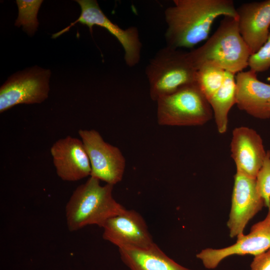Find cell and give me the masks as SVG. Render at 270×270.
I'll return each mask as SVG.
<instances>
[{"instance_id":"5b68a950","label":"cell","mask_w":270,"mask_h":270,"mask_svg":"<svg viewBox=\"0 0 270 270\" xmlns=\"http://www.w3.org/2000/svg\"><path fill=\"white\" fill-rule=\"evenodd\" d=\"M156 102L158 122L162 126H201L212 116L208 101L196 82L182 87Z\"/></svg>"},{"instance_id":"44dd1931","label":"cell","mask_w":270,"mask_h":270,"mask_svg":"<svg viewBox=\"0 0 270 270\" xmlns=\"http://www.w3.org/2000/svg\"><path fill=\"white\" fill-rule=\"evenodd\" d=\"M250 70L255 72H263L270 68V32L266 42L248 60Z\"/></svg>"},{"instance_id":"9c48e42d","label":"cell","mask_w":270,"mask_h":270,"mask_svg":"<svg viewBox=\"0 0 270 270\" xmlns=\"http://www.w3.org/2000/svg\"><path fill=\"white\" fill-rule=\"evenodd\" d=\"M230 246L219 249L206 248L196 254L207 269L216 268L226 258L234 255L254 256L270 249V208L266 218L254 224L248 234H242Z\"/></svg>"},{"instance_id":"ac0fdd59","label":"cell","mask_w":270,"mask_h":270,"mask_svg":"<svg viewBox=\"0 0 270 270\" xmlns=\"http://www.w3.org/2000/svg\"><path fill=\"white\" fill-rule=\"evenodd\" d=\"M226 71L217 65L205 64L197 69L196 83L208 100L223 84Z\"/></svg>"},{"instance_id":"7c38bea8","label":"cell","mask_w":270,"mask_h":270,"mask_svg":"<svg viewBox=\"0 0 270 270\" xmlns=\"http://www.w3.org/2000/svg\"><path fill=\"white\" fill-rule=\"evenodd\" d=\"M58 176L76 182L90 176V160L81 140L70 136L54 142L50 148Z\"/></svg>"},{"instance_id":"9a60e30c","label":"cell","mask_w":270,"mask_h":270,"mask_svg":"<svg viewBox=\"0 0 270 270\" xmlns=\"http://www.w3.org/2000/svg\"><path fill=\"white\" fill-rule=\"evenodd\" d=\"M250 70L235 74L236 104L239 109L256 118H270V84L260 80Z\"/></svg>"},{"instance_id":"277c9868","label":"cell","mask_w":270,"mask_h":270,"mask_svg":"<svg viewBox=\"0 0 270 270\" xmlns=\"http://www.w3.org/2000/svg\"><path fill=\"white\" fill-rule=\"evenodd\" d=\"M196 72L188 52L167 46L160 49L146 68L151 99L156 101L196 83Z\"/></svg>"},{"instance_id":"8992f818","label":"cell","mask_w":270,"mask_h":270,"mask_svg":"<svg viewBox=\"0 0 270 270\" xmlns=\"http://www.w3.org/2000/svg\"><path fill=\"white\" fill-rule=\"evenodd\" d=\"M50 70L36 66L9 78L0 88V112L20 104L43 102L48 97Z\"/></svg>"},{"instance_id":"ba28073f","label":"cell","mask_w":270,"mask_h":270,"mask_svg":"<svg viewBox=\"0 0 270 270\" xmlns=\"http://www.w3.org/2000/svg\"><path fill=\"white\" fill-rule=\"evenodd\" d=\"M88 155L90 166V176L114 186L122 178L126 160L120 150L105 142L95 130L78 131Z\"/></svg>"},{"instance_id":"30bf717a","label":"cell","mask_w":270,"mask_h":270,"mask_svg":"<svg viewBox=\"0 0 270 270\" xmlns=\"http://www.w3.org/2000/svg\"><path fill=\"white\" fill-rule=\"evenodd\" d=\"M232 202L227 226L230 238H238L244 234L249 221L264 206L263 199L259 194L256 178L236 172Z\"/></svg>"},{"instance_id":"8fae6325","label":"cell","mask_w":270,"mask_h":270,"mask_svg":"<svg viewBox=\"0 0 270 270\" xmlns=\"http://www.w3.org/2000/svg\"><path fill=\"white\" fill-rule=\"evenodd\" d=\"M102 228L103 238L118 248L130 246L146 248L155 244L144 220L134 210L126 209L110 218Z\"/></svg>"},{"instance_id":"52a82bcc","label":"cell","mask_w":270,"mask_h":270,"mask_svg":"<svg viewBox=\"0 0 270 270\" xmlns=\"http://www.w3.org/2000/svg\"><path fill=\"white\" fill-rule=\"evenodd\" d=\"M81 12L80 16L68 26L54 34L52 38H56L68 31L76 23L86 25L92 34V27L98 26L106 28L120 42L124 52V59L130 67L135 66L140 60L142 44L138 29L130 26L122 29L112 22L103 12L96 0H77Z\"/></svg>"},{"instance_id":"6da1fadb","label":"cell","mask_w":270,"mask_h":270,"mask_svg":"<svg viewBox=\"0 0 270 270\" xmlns=\"http://www.w3.org/2000/svg\"><path fill=\"white\" fill-rule=\"evenodd\" d=\"M164 12L166 46L194 47L208 37L214 20L220 16L236 18L232 0H174Z\"/></svg>"},{"instance_id":"7a4b0ae2","label":"cell","mask_w":270,"mask_h":270,"mask_svg":"<svg viewBox=\"0 0 270 270\" xmlns=\"http://www.w3.org/2000/svg\"><path fill=\"white\" fill-rule=\"evenodd\" d=\"M114 186L100 184V180L90 178L73 192L66 208V224L70 232L88 225L102 228L110 218L126 209L112 196Z\"/></svg>"},{"instance_id":"e0dca14e","label":"cell","mask_w":270,"mask_h":270,"mask_svg":"<svg viewBox=\"0 0 270 270\" xmlns=\"http://www.w3.org/2000/svg\"><path fill=\"white\" fill-rule=\"evenodd\" d=\"M208 101L218 130L220 134H224L228 128V112L236 104L235 74L226 71L223 84Z\"/></svg>"},{"instance_id":"ffe728a7","label":"cell","mask_w":270,"mask_h":270,"mask_svg":"<svg viewBox=\"0 0 270 270\" xmlns=\"http://www.w3.org/2000/svg\"><path fill=\"white\" fill-rule=\"evenodd\" d=\"M267 154V153H266ZM257 190L264 206L270 208V156L268 154L256 178Z\"/></svg>"},{"instance_id":"603a6c76","label":"cell","mask_w":270,"mask_h":270,"mask_svg":"<svg viewBox=\"0 0 270 270\" xmlns=\"http://www.w3.org/2000/svg\"><path fill=\"white\" fill-rule=\"evenodd\" d=\"M267 154L270 156V150L266 151Z\"/></svg>"},{"instance_id":"4fadbf2b","label":"cell","mask_w":270,"mask_h":270,"mask_svg":"<svg viewBox=\"0 0 270 270\" xmlns=\"http://www.w3.org/2000/svg\"><path fill=\"white\" fill-rule=\"evenodd\" d=\"M230 152L236 172L256 178L267 154L260 135L248 127L235 128Z\"/></svg>"},{"instance_id":"3957f363","label":"cell","mask_w":270,"mask_h":270,"mask_svg":"<svg viewBox=\"0 0 270 270\" xmlns=\"http://www.w3.org/2000/svg\"><path fill=\"white\" fill-rule=\"evenodd\" d=\"M188 54L196 70L204 64H212L234 74L248 66L251 56L236 18L232 16H224L212 36Z\"/></svg>"},{"instance_id":"d6986e66","label":"cell","mask_w":270,"mask_h":270,"mask_svg":"<svg viewBox=\"0 0 270 270\" xmlns=\"http://www.w3.org/2000/svg\"><path fill=\"white\" fill-rule=\"evenodd\" d=\"M42 2V0H17L18 16L14 25L22 26L27 34L33 35L38 26L37 16Z\"/></svg>"},{"instance_id":"5bb4252c","label":"cell","mask_w":270,"mask_h":270,"mask_svg":"<svg viewBox=\"0 0 270 270\" xmlns=\"http://www.w3.org/2000/svg\"><path fill=\"white\" fill-rule=\"evenodd\" d=\"M236 10L240 32L252 55L266 42L270 32V0L244 3Z\"/></svg>"},{"instance_id":"7402d4cb","label":"cell","mask_w":270,"mask_h":270,"mask_svg":"<svg viewBox=\"0 0 270 270\" xmlns=\"http://www.w3.org/2000/svg\"><path fill=\"white\" fill-rule=\"evenodd\" d=\"M250 267V270H270V249L254 256Z\"/></svg>"},{"instance_id":"2e32d148","label":"cell","mask_w":270,"mask_h":270,"mask_svg":"<svg viewBox=\"0 0 270 270\" xmlns=\"http://www.w3.org/2000/svg\"><path fill=\"white\" fill-rule=\"evenodd\" d=\"M122 262L130 270H192L168 256L156 244L146 248H118Z\"/></svg>"}]
</instances>
